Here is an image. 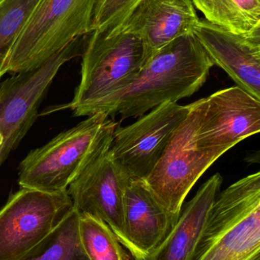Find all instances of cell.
<instances>
[{"instance_id":"1","label":"cell","mask_w":260,"mask_h":260,"mask_svg":"<svg viewBox=\"0 0 260 260\" xmlns=\"http://www.w3.org/2000/svg\"><path fill=\"white\" fill-rule=\"evenodd\" d=\"M214 63L193 35L155 53L136 80L111 104L107 115L140 117L165 102L190 97L203 86Z\"/></svg>"},{"instance_id":"2","label":"cell","mask_w":260,"mask_h":260,"mask_svg":"<svg viewBox=\"0 0 260 260\" xmlns=\"http://www.w3.org/2000/svg\"><path fill=\"white\" fill-rule=\"evenodd\" d=\"M116 128L117 123L106 114L90 116L30 151L18 168V184L43 192H66L92 163L109 151Z\"/></svg>"},{"instance_id":"3","label":"cell","mask_w":260,"mask_h":260,"mask_svg":"<svg viewBox=\"0 0 260 260\" xmlns=\"http://www.w3.org/2000/svg\"><path fill=\"white\" fill-rule=\"evenodd\" d=\"M82 55L81 80L67 108L75 117L106 114L114 99L136 80L147 62L138 38L125 30L91 32Z\"/></svg>"},{"instance_id":"4","label":"cell","mask_w":260,"mask_h":260,"mask_svg":"<svg viewBox=\"0 0 260 260\" xmlns=\"http://www.w3.org/2000/svg\"><path fill=\"white\" fill-rule=\"evenodd\" d=\"M190 260H260V173L219 192Z\"/></svg>"},{"instance_id":"5","label":"cell","mask_w":260,"mask_h":260,"mask_svg":"<svg viewBox=\"0 0 260 260\" xmlns=\"http://www.w3.org/2000/svg\"><path fill=\"white\" fill-rule=\"evenodd\" d=\"M97 0H41L6 60L3 73L30 71L90 34Z\"/></svg>"},{"instance_id":"6","label":"cell","mask_w":260,"mask_h":260,"mask_svg":"<svg viewBox=\"0 0 260 260\" xmlns=\"http://www.w3.org/2000/svg\"><path fill=\"white\" fill-rule=\"evenodd\" d=\"M201 103V99L192 103L189 115L174 132L155 168L145 180L157 201L177 218L194 185L219 158L197 145Z\"/></svg>"},{"instance_id":"7","label":"cell","mask_w":260,"mask_h":260,"mask_svg":"<svg viewBox=\"0 0 260 260\" xmlns=\"http://www.w3.org/2000/svg\"><path fill=\"white\" fill-rule=\"evenodd\" d=\"M73 209L67 191L21 188L0 210V260H19Z\"/></svg>"},{"instance_id":"8","label":"cell","mask_w":260,"mask_h":260,"mask_svg":"<svg viewBox=\"0 0 260 260\" xmlns=\"http://www.w3.org/2000/svg\"><path fill=\"white\" fill-rule=\"evenodd\" d=\"M76 41L37 68L0 82V168L35 123L53 79L61 67L75 56Z\"/></svg>"},{"instance_id":"9","label":"cell","mask_w":260,"mask_h":260,"mask_svg":"<svg viewBox=\"0 0 260 260\" xmlns=\"http://www.w3.org/2000/svg\"><path fill=\"white\" fill-rule=\"evenodd\" d=\"M191 108L165 102L132 124L116 128L110 148L114 160L131 178L146 180Z\"/></svg>"},{"instance_id":"10","label":"cell","mask_w":260,"mask_h":260,"mask_svg":"<svg viewBox=\"0 0 260 260\" xmlns=\"http://www.w3.org/2000/svg\"><path fill=\"white\" fill-rule=\"evenodd\" d=\"M260 130V101L238 86L201 99L196 142L204 151L222 156Z\"/></svg>"},{"instance_id":"11","label":"cell","mask_w":260,"mask_h":260,"mask_svg":"<svg viewBox=\"0 0 260 260\" xmlns=\"http://www.w3.org/2000/svg\"><path fill=\"white\" fill-rule=\"evenodd\" d=\"M131 177L114 160L111 151L96 159L67 189L79 214L100 218L126 248L124 194Z\"/></svg>"},{"instance_id":"12","label":"cell","mask_w":260,"mask_h":260,"mask_svg":"<svg viewBox=\"0 0 260 260\" xmlns=\"http://www.w3.org/2000/svg\"><path fill=\"white\" fill-rule=\"evenodd\" d=\"M193 35L214 65L260 101V24L250 31L237 34L204 18L199 20Z\"/></svg>"},{"instance_id":"13","label":"cell","mask_w":260,"mask_h":260,"mask_svg":"<svg viewBox=\"0 0 260 260\" xmlns=\"http://www.w3.org/2000/svg\"><path fill=\"white\" fill-rule=\"evenodd\" d=\"M199 20L192 0H142L122 30L140 40L148 62L177 38L193 35Z\"/></svg>"},{"instance_id":"14","label":"cell","mask_w":260,"mask_h":260,"mask_svg":"<svg viewBox=\"0 0 260 260\" xmlns=\"http://www.w3.org/2000/svg\"><path fill=\"white\" fill-rule=\"evenodd\" d=\"M178 218L160 205L145 180L131 179L124 194V224L126 249L135 260L148 259L167 238Z\"/></svg>"},{"instance_id":"15","label":"cell","mask_w":260,"mask_h":260,"mask_svg":"<svg viewBox=\"0 0 260 260\" xmlns=\"http://www.w3.org/2000/svg\"><path fill=\"white\" fill-rule=\"evenodd\" d=\"M222 183V177L217 173L201 185L180 212L172 232L146 260H190Z\"/></svg>"},{"instance_id":"16","label":"cell","mask_w":260,"mask_h":260,"mask_svg":"<svg viewBox=\"0 0 260 260\" xmlns=\"http://www.w3.org/2000/svg\"><path fill=\"white\" fill-rule=\"evenodd\" d=\"M79 213L73 210L44 240L19 260H90L81 242Z\"/></svg>"},{"instance_id":"17","label":"cell","mask_w":260,"mask_h":260,"mask_svg":"<svg viewBox=\"0 0 260 260\" xmlns=\"http://www.w3.org/2000/svg\"><path fill=\"white\" fill-rule=\"evenodd\" d=\"M205 19L237 34L260 24V0H192Z\"/></svg>"},{"instance_id":"18","label":"cell","mask_w":260,"mask_h":260,"mask_svg":"<svg viewBox=\"0 0 260 260\" xmlns=\"http://www.w3.org/2000/svg\"><path fill=\"white\" fill-rule=\"evenodd\" d=\"M79 237L90 260H128L111 228L100 218L79 214Z\"/></svg>"},{"instance_id":"19","label":"cell","mask_w":260,"mask_h":260,"mask_svg":"<svg viewBox=\"0 0 260 260\" xmlns=\"http://www.w3.org/2000/svg\"><path fill=\"white\" fill-rule=\"evenodd\" d=\"M41 0H0V81L18 37Z\"/></svg>"},{"instance_id":"20","label":"cell","mask_w":260,"mask_h":260,"mask_svg":"<svg viewBox=\"0 0 260 260\" xmlns=\"http://www.w3.org/2000/svg\"><path fill=\"white\" fill-rule=\"evenodd\" d=\"M142 0H97L90 33L104 32L114 35L122 31L133 11Z\"/></svg>"}]
</instances>
